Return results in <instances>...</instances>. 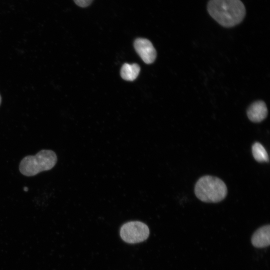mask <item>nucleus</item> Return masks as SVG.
<instances>
[{"label": "nucleus", "mask_w": 270, "mask_h": 270, "mask_svg": "<svg viewBox=\"0 0 270 270\" xmlns=\"http://www.w3.org/2000/svg\"><path fill=\"white\" fill-rule=\"evenodd\" d=\"M24 190L25 192H27V191L28 190V188L27 187H24Z\"/></svg>", "instance_id": "9b49d317"}, {"label": "nucleus", "mask_w": 270, "mask_h": 270, "mask_svg": "<svg viewBox=\"0 0 270 270\" xmlns=\"http://www.w3.org/2000/svg\"><path fill=\"white\" fill-rule=\"evenodd\" d=\"M140 71V67L138 64H124L122 67L120 75L124 80L133 81L138 76Z\"/></svg>", "instance_id": "6e6552de"}, {"label": "nucleus", "mask_w": 270, "mask_h": 270, "mask_svg": "<svg viewBox=\"0 0 270 270\" xmlns=\"http://www.w3.org/2000/svg\"><path fill=\"white\" fill-rule=\"evenodd\" d=\"M252 154L254 158L258 162H268V156L264 148L260 142H256L252 146Z\"/></svg>", "instance_id": "1a4fd4ad"}, {"label": "nucleus", "mask_w": 270, "mask_h": 270, "mask_svg": "<svg viewBox=\"0 0 270 270\" xmlns=\"http://www.w3.org/2000/svg\"><path fill=\"white\" fill-rule=\"evenodd\" d=\"M56 162L57 156L54 152L42 150L34 156L24 157L20 164L19 168L23 175L31 176L51 170Z\"/></svg>", "instance_id": "7ed1b4c3"}, {"label": "nucleus", "mask_w": 270, "mask_h": 270, "mask_svg": "<svg viewBox=\"0 0 270 270\" xmlns=\"http://www.w3.org/2000/svg\"><path fill=\"white\" fill-rule=\"evenodd\" d=\"M194 193L200 200L206 202H218L227 194V188L220 178L210 176L201 177L194 187Z\"/></svg>", "instance_id": "f03ea898"}, {"label": "nucleus", "mask_w": 270, "mask_h": 270, "mask_svg": "<svg viewBox=\"0 0 270 270\" xmlns=\"http://www.w3.org/2000/svg\"><path fill=\"white\" fill-rule=\"evenodd\" d=\"M134 47L145 63L150 64L154 61L156 56V50L149 40L144 38H138L134 42Z\"/></svg>", "instance_id": "39448f33"}, {"label": "nucleus", "mask_w": 270, "mask_h": 270, "mask_svg": "<svg viewBox=\"0 0 270 270\" xmlns=\"http://www.w3.org/2000/svg\"><path fill=\"white\" fill-rule=\"evenodd\" d=\"M150 230L144 223L138 221L124 224L120 230L122 238L126 242L135 244L145 240L148 237Z\"/></svg>", "instance_id": "20e7f679"}, {"label": "nucleus", "mask_w": 270, "mask_h": 270, "mask_svg": "<svg viewBox=\"0 0 270 270\" xmlns=\"http://www.w3.org/2000/svg\"><path fill=\"white\" fill-rule=\"evenodd\" d=\"M252 245L258 248H264L270 244V226L265 225L258 228L251 238Z\"/></svg>", "instance_id": "0eeeda50"}, {"label": "nucleus", "mask_w": 270, "mask_h": 270, "mask_svg": "<svg viewBox=\"0 0 270 270\" xmlns=\"http://www.w3.org/2000/svg\"><path fill=\"white\" fill-rule=\"evenodd\" d=\"M1 102H2V98H1V96L0 95V104H1Z\"/></svg>", "instance_id": "f8f14e48"}, {"label": "nucleus", "mask_w": 270, "mask_h": 270, "mask_svg": "<svg viewBox=\"0 0 270 270\" xmlns=\"http://www.w3.org/2000/svg\"><path fill=\"white\" fill-rule=\"evenodd\" d=\"M74 1L78 6L86 8L90 5L93 0H74Z\"/></svg>", "instance_id": "9d476101"}, {"label": "nucleus", "mask_w": 270, "mask_h": 270, "mask_svg": "<svg viewBox=\"0 0 270 270\" xmlns=\"http://www.w3.org/2000/svg\"><path fill=\"white\" fill-rule=\"evenodd\" d=\"M247 115L250 120L260 122L264 120L268 115V108L266 104L262 100L252 103L247 110Z\"/></svg>", "instance_id": "423d86ee"}, {"label": "nucleus", "mask_w": 270, "mask_h": 270, "mask_svg": "<svg viewBox=\"0 0 270 270\" xmlns=\"http://www.w3.org/2000/svg\"><path fill=\"white\" fill-rule=\"evenodd\" d=\"M208 10L220 24L230 28L239 24L246 15V8L240 0H210Z\"/></svg>", "instance_id": "f257e3e1"}]
</instances>
